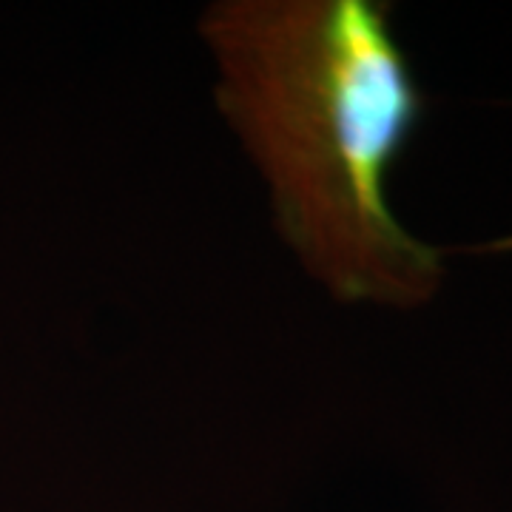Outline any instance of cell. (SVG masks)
I'll list each match as a JSON object with an SVG mask.
<instances>
[{"label": "cell", "mask_w": 512, "mask_h": 512, "mask_svg": "<svg viewBox=\"0 0 512 512\" xmlns=\"http://www.w3.org/2000/svg\"><path fill=\"white\" fill-rule=\"evenodd\" d=\"M379 0H225L202 18L217 100L271 185L276 225L339 302L421 308L447 248L413 237L387 180L427 100Z\"/></svg>", "instance_id": "6da1fadb"}]
</instances>
